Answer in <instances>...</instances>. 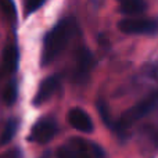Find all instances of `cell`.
I'll return each mask as SVG.
<instances>
[{
    "instance_id": "14",
    "label": "cell",
    "mask_w": 158,
    "mask_h": 158,
    "mask_svg": "<svg viewBox=\"0 0 158 158\" xmlns=\"http://www.w3.org/2000/svg\"><path fill=\"white\" fill-rule=\"evenodd\" d=\"M0 4L2 8L6 14H7L10 18H15V6H14L13 0H0Z\"/></svg>"
},
{
    "instance_id": "9",
    "label": "cell",
    "mask_w": 158,
    "mask_h": 158,
    "mask_svg": "<svg viewBox=\"0 0 158 158\" xmlns=\"http://www.w3.org/2000/svg\"><path fill=\"white\" fill-rule=\"evenodd\" d=\"M18 60H19V53L14 44H7L4 47L2 57V67H0V77L8 74H14L15 69L18 68Z\"/></svg>"
},
{
    "instance_id": "10",
    "label": "cell",
    "mask_w": 158,
    "mask_h": 158,
    "mask_svg": "<svg viewBox=\"0 0 158 158\" xmlns=\"http://www.w3.org/2000/svg\"><path fill=\"white\" fill-rule=\"evenodd\" d=\"M121 4V11L126 15H137L146 11V3L143 0H118Z\"/></svg>"
},
{
    "instance_id": "7",
    "label": "cell",
    "mask_w": 158,
    "mask_h": 158,
    "mask_svg": "<svg viewBox=\"0 0 158 158\" xmlns=\"http://www.w3.org/2000/svg\"><path fill=\"white\" fill-rule=\"evenodd\" d=\"M58 87H60V77H57V75L43 79L38 87V92H36L35 98H33V104L39 107L43 103H46L47 100L53 97V94L57 92Z\"/></svg>"
},
{
    "instance_id": "11",
    "label": "cell",
    "mask_w": 158,
    "mask_h": 158,
    "mask_svg": "<svg viewBox=\"0 0 158 158\" xmlns=\"http://www.w3.org/2000/svg\"><path fill=\"white\" fill-rule=\"evenodd\" d=\"M18 126H19V121L17 118H11L10 121H7L2 135H0V146H4L11 142V139L15 136Z\"/></svg>"
},
{
    "instance_id": "8",
    "label": "cell",
    "mask_w": 158,
    "mask_h": 158,
    "mask_svg": "<svg viewBox=\"0 0 158 158\" xmlns=\"http://www.w3.org/2000/svg\"><path fill=\"white\" fill-rule=\"evenodd\" d=\"M68 122L71 123L72 128L83 132V133H90L93 132V121L89 117L86 111L82 108H72L68 112Z\"/></svg>"
},
{
    "instance_id": "13",
    "label": "cell",
    "mask_w": 158,
    "mask_h": 158,
    "mask_svg": "<svg viewBox=\"0 0 158 158\" xmlns=\"http://www.w3.org/2000/svg\"><path fill=\"white\" fill-rule=\"evenodd\" d=\"M44 0H24V7H25V13L31 14V13H35L36 10L43 6Z\"/></svg>"
},
{
    "instance_id": "17",
    "label": "cell",
    "mask_w": 158,
    "mask_h": 158,
    "mask_svg": "<svg viewBox=\"0 0 158 158\" xmlns=\"http://www.w3.org/2000/svg\"><path fill=\"white\" fill-rule=\"evenodd\" d=\"M0 158H21V151L18 148H11L0 154Z\"/></svg>"
},
{
    "instance_id": "1",
    "label": "cell",
    "mask_w": 158,
    "mask_h": 158,
    "mask_svg": "<svg viewBox=\"0 0 158 158\" xmlns=\"http://www.w3.org/2000/svg\"><path fill=\"white\" fill-rule=\"evenodd\" d=\"M77 25L74 19H61L56 27H53L46 33L43 40V50H42V65L47 67L52 64L68 46L71 38L74 36Z\"/></svg>"
},
{
    "instance_id": "3",
    "label": "cell",
    "mask_w": 158,
    "mask_h": 158,
    "mask_svg": "<svg viewBox=\"0 0 158 158\" xmlns=\"http://www.w3.org/2000/svg\"><path fill=\"white\" fill-rule=\"evenodd\" d=\"M158 106V92L151 94L150 97L142 100L140 103H137L136 106H133L132 108H129L126 112H123L121 119L117 122V129L118 131H126L131 125H133L135 122H137L139 119H142L143 117H146L147 114L153 112Z\"/></svg>"
},
{
    "instance_id": "18",
    "label": "cell",
    "mask_w": 158,
    "mask_h": 158,
    "mask_svg": "<svg viewBox=\"0 0 158 158\" xmlns=\"http://www.w3.org/2000/svg\"><path fill=\"white\" fill-rule=\"evenodd\" d=\"M40 158H50V153H46V154H43Z\"/></svg>"
},
{
    "instance_id": "6",
    "label": "cell",
    "mask_w": 158,
    "mask_h": 158,
    "mask_svg": "<svg viewBox=\"0 0 158 158\" xmlns=\"http://www.w3.org/2000/svg\"><path fill=\"white\" fill-rule=\"evenodd\" d=\"M93 64H94V60H93L92 53L87 49L82 47L79 49L78 54H77V63H75V69H74V81L78 82V83H83L89 79L90 71L93 68Z\"/></svg>"
},
{
    "instance_id": "5",
    "label": "cell",
    "mask_w": 158,
    "mask_h": 158,
    "mask_svg": "<svg viewBox=\"0 0 158 158\" xmlns=\"http://www.w3.org/2000/svg\"><path fill=\"white\" fill-rule=\"evenodd\" d=\"M123 33L131 35H143V33H154L158 29V24L153 19L146 18H125L118 24Z\"/></svg>"
},
{
    "instance_id": "12",
    "label": "cell",
    "mask_w": 158,
    "mask_h": 158,
    "mask_svg": "<svg viewBox=\"0 0 158 158\" xmlns=\"http://www.w3.org/2000/svg\"><path fill=\"white\" fill-rule=\"evenodd\" d=\"M17 96H18V86H17L15 81L8 82L2 93L3 101H4L6 104H8V106H11V104L17 100Z\"/></svg>"
},
{
    "instance_id": "2",
    "label": "cell",
    "mask_w": 158,
    "mask_h": 158,
    "mask_svg": "<svg viewBox=\"0 0 158 158\" xmlns=\"http://www.w3.org/2000/svg\"><path fill=\"white\" fill-rule=\"evenodd\" d=\"M106 153L98 144L82 137H72L57 151V158H104Z\"/></svg>"
},
{
    "instance_id": "16",
    "label": "cell",
    "mask_w": 158,
    "mask_h": 158,
    "mask_svg": "<svg viewBox=\"0 0 158 158\" xmlns=\"http://www.w3.org/2000/svg\"><path fill=\"white\" fill-rule=\"evenodd\" d=\"M146 133H147L148 139L154 143V146L158 147V129L154 126H148V128H146Z\"/></svg>"
},
{
    "instance_id": "15",
    "label": "cell",
    "mask_w": 158,
    "mask_h": 158,
    "mask_svg": "<svg viewBox=\"0 0 158 158\" xmlns=\"http://www.w3.org/2000/svg\"><path fill=\"white\" fill-rule=\"evenodd\" d=\"M97 108H98V112H100L101 118H103V121L107 123V125H110V114H108V108H107V104L104 103V101H98Z\"/></svg>"
},
{
    "instance_id": "4",
    "label": "cell",
    "mask_w": 158,
    "mask_h": 158,
    "mask_svg": "<svg viewBox=\"0 0 158 158\" xmlns=\"http://www.w3.org/2000/svg\"><path fill=\"white\" fill-rule=\"evenodd\" d=\"M57 132L58 125L54 118H42L33 125L29 133V140L33 143L44 144V143H49L57 135Z\"/></svg>"
}]
</instances>
